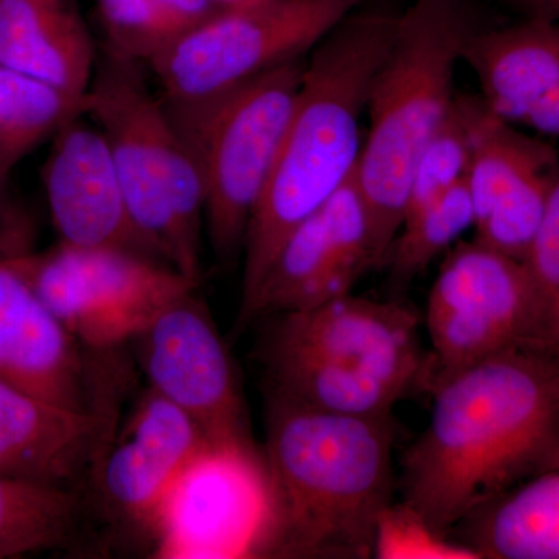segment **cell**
<instances>
[{
	"mask_svg": "<svg viewBox=\"0 0 559 559\" xmlns=\"http://www.w3.org/2000/svg\"><path fill=\"white\" fill-rule=\"evenodd\" d=\"M97 47L76 0H0V64L87 94Z\"/></svg>",
	"mask_w": 559,
	"mask_h": 559,
	"instance_id": "d6986e66",
	"label": "cell"
},
{
	"mask_svg": "<svg viewBox=\"0 0 559 559\" xmlns=\"http://www.w3.org/2000/svg\"><path fill=\"white\" fill-rule=\"evenodd\" d=\"M143 62L109 47L98 53L87 90V119L108 143L128 209L157 259L198 285L205 189L200 162Z\"/></svg>",
	"mask_w": 559,
	"mask_h": 559,
	"instance_id": "5b68a950",
	"label": "cell"
},
{
	"mask_svg": "<svg viewBox=\"0 0 559 559\" xmlns=\"http://www.w3.org/2000/svg\"><path fill=\"white\" fill-rule=\"evenodd\" d=\"M305 61L285 62L224 95L193 119L176 123L200 162L204 226L219 260L242 253L297 95Z\"/></svg>",
	"mask_w": 559,
	"mask_h": 559,
	"instance_id": "52a82bcc",
	"label": "cell"
},
{
	"mask_svg": "<svg viewBox=\"0 0 559 559\" xmlns=\"http://www.w3.org/2000/svg\"><path fill=\"white\" fill-rule=\"evenodd\" d=\"M261 349L308 356L362 371L411 393L428 389L429 356L419 347V316L411 305L352 293L310 310L271 316Z\"/></svg>",
	"mask_w": 559,
	"mask_h": 559,
	"instance_id": "4fadbf2b",
	"label": "cell"
},
{
	"mask_svg": "<svg viewBox=\"0 0 559 559\" xmlns=\"http://www.w3.org/2000/svg\"><path fill=\"white\" fill-rule=\"evenodd\" d=\"M114 417V400L94 411L69 409L0 380V473L72 489L108 443Z\"/></svg>",
	"mask_w": 559,
	"mask_h": 559,
	"instance_id": "e0dca14e",
	"label": "cell"
},
{
	"mask_svg": "<svg viewBox=\"0 0 559 559\" xmlns=\"http://www.w3.org/2000/svg\"><path fill=\"white\" fill-rule=\"evenodd\" d=\"M87 94H73L0 64V186L47 139L86 117Z\"/></svg>",
	"mask_w": 559,
	"mask_h": 559,
	"instance_id": "603a6c76",
	"label": "cell"
},
{
	"mask_svg": "<svg viewBox=\"0 0 559 559\" xmlns=\"http://www.w3.org/2000/svg\"><path fill=\"white\" fill-rule=\"evenodd\" d=\"M395 423L294 403L267 390L266 460L275 500L270 557H373L393 503Z\"/></svg>",
	"mask_w": 559,
	"mask_h": 559,
	"instance_id": "3957f363",
	"label": "cell"
},
{
	"mask_svg": "<svg viewBox=\"0 0 559 559\" xmlns=\"http://www.w3.org/2000/svg\"><path fill=\"white\" fill-rule=\"evenodd\" d=\"M373 558L477 559L404 502H393L381 514Z\"/></svg>",
	"mask_w": 559,
	"mask_h": 559,
	"instance_id": "83f0119b",
	"label": "cell"
},
{
	"mask_svg": "<svg viewBox=\"0 0 559 559\" xmlns=\"http://www.w3.org/2000/svg\"><path fill=\"white\" fill-rule=\"evenodd\" d=\"M396 20L356 9L308 55L288 130L246 235L238 329L286 238L355 175L360 119Z\"/></svg>",
	"mask_w": 559,
	"mask_h": 559,
	"instance_id": "7a4b0ae2",
	"label": "cell"
},
{
	"mask_svg": "<svg viewBox=\"0 0 559 559\" xmlns=\"http://www.w3.org/2000/svg\"><path fill=\"white\" fill-rule=\"evenodd\" d=\"M425 319L432 347L429 390L489 356L559 341L527 263L476 240L448 250Z\"/></svg>",
	"mask_w": 559,
	"mask_h": 559,
	"instance_id": "ba28073f",
	"label": "cell"
},
{
	"mask_svg": "<svg viewBox=\"0 0 559 559\" xmlns=\"http://www.w3.org/2000/svg\"><path fill=\"white\" fill-rule=\"evenodd\" d=\"M106 47L148 64L186 28L159 0H97Z\"/></svg>",
	"mask_w": 559,
	"mask_h": 559,
	"instance_id": "4316f807",
	"label": "cell"
},
{
	"mask_svg": "<svg viewBox=\"0 0 559 559\" xmlns=\"http://www.w3.org/2000/svg\"><path fill=\"white\" fill-rule=\"evenodd\" d=\"M0 248L7 252L31 248L27 224L9 204L5 186H0Z\"/></svg>",
	"mask_w": 559,
	"mask_h": 559,
	"instance_id": "f546056e",
	"label": "cell"
},
{
	"mask_svg": "<svg viewBox=\"0 0 559 559\" xmlns=\"http://www.w3.org/2000/svg\"><path fill=\"white\" fill-rule=\"evenodd\" d=\"M274 530L264 455L255 447L207 443L168 488L148 536L157 558L264 557Z\"/></svg>",
	"mask_w": 559,
	"mask_h": 559,
	"instance_id": "30bf717a",
	"label": "cell"
},
{
	"mask_svg": "<svg viewBox=\"0 0 559 559\" xmlns=\"http://www.w3.org/2000/svg\"><path fill=\"white\" fill-rule=\"evenodd\" d=\"M496 116L539 134L559 135V21L520 20L481 27L463 50Z\"/></svg>",
	"mask_w": 559,
	"mask_h": 559,
	"instance_id": "ac0fdd59",
	"label": "cell"
},
{
	"mask_svg": "<svg viewBox=\"0 0 559 559\" xmlns=\"http://www.w3.org/2000/svg\"><path fill=\"white\" fill-rule=\"evenodd\" d=\"M426 429L404 452L401 502L451 532L489 500L559 468V341L507 349L430 388Z\"/></svg>",
	"mask_w": 559,
	"mask_h": 559,
	"instance_id": "6da1fadb",
	"label": "cell"
},
{
	"mask_svg": "<svg viewBox=\"0 0 559 559\" xmlns=\"http://www.w3.org/2000/svg\"><path fill=\"white\" fill-rule=\"evenodd\" d=\"M520 20L559 21V0H492Z\"/></svg>",
	"mask_w": 559,
	"mask_h": 559,
	"instance_id": "4dcf8cb0",
	"label": "cell"
},
{
	"mask_svg": "<svg viewBox=\"0 0 559 559\" xmlns=\"http://www.w3.org/2000/svg\"><path fill=\"white\" fill-rule=\"evenodd\" d=\"M362 0H259L219 10L183 33L148 69L176 123L267 70L308 57Z\"/></svg>",
	"mask_w": 559,
	"mask_h": 559,
	"instance_id": "8992f818",
	"label": "cell"
},
{
	"mask_svg": "<svg viewBox=\"0 0 559 559\" xmlns=\"http://www.w3.org/2000/svg\"><path fill=\"white\" fill-rule=\"evenodd\" d=\"M194 290L132 337L135 358L148 388L189 414L210 443L255 447L229 348Z\"/></svg>",
	"mask_w": 559,
	"mask_h": 559,
	"instance_id": "8fae6325",
	"label": "cell"
},
{
	"mask_svg": "<svg viewBox=\"0 0 559 559\" xmlns=\"http://www.w3.org/2000/svg\"><path fill=\"white\" fill-rule=\"evenodd\" d=\"M207 443L189 414L148 388L91 468L109 520L148 533L168 488Z\"/></svg>",
	"mask_w": 559,
	"mask_h": 559,
	"instance_id": "5bb4252c",
	"label": "cell"
},
{
	"mask_svg": "<svg viewBox=\"0 0 559 559\" xmlns=\"http://www.w3.org/2000/svg\"><path fill=\"white\" fill-rule=\"evenodd\" d=\"M469 229H474V205L463 180L439 201L404 218L382 263L390 286L406 288Z\"/></svg>",
	"mask_w": 559,
	"mask_h": 559,
	"instance_id": "d4e9b609",
	"label": "cell"
},
{
	"mask_svg": "<svg viewBox=\"0 0 559 559\" xmlns=\"http://www.w3.org/2000/svg\"><path fill=\"white\" fill-rule=\"evenodd\" d=\"M20 263L43 304L94 352L131 342L162 308L198 288L164 261L123 249L60 241L24 250Z\"/></svg>",
	"mask_w": 559,
	"mask_h": 559,
	"instance_id": "9c48e42d",
	"label": "cell"
},
{
	"mask_svg": "<svg viewBox=\"0 0 559 559\" xmlns=\"http://www.w3.org/2000/svg\"><path fill=\"white\" fill-rule=\"evenodd\" d=\"M468 105L474 240L525 261L559 176L558 150L500 119L480 95Z\"/></svg>",
	"mask_w": 559,
	"mask_h": 559,
	"instance_id": "7c38bea8",
	"label": "cell"
},
{
	"mask_svg": "<svg viewBox=\"0 0 559 559\" xmlns=\"http://www.w3.org/2000/svg\"><path fill=\"white\" fill-rule=\"evenodd\" d=\"M21 252H0V380L69 409H97L112 396H103L83 345L33 289Z\"/></svg>",
	"mask_w": 559,
	"mask_h": 559,
	"instance_id": "9a60e30c",
	"label": "cell"
},
{
	"mask_svg": "<svg viewBox=\"0 0 559 559\" xmlns=\"http://www.w3.org/2000/svg\"><path fill=\"white\" fill-rule=\"evenodd\" d=\"M480 25L473 0H414L371 84L355 178L369 213L378 267L406 213L412 175L454 106L455 68Z\"/></svg>",
	"mask_w": 559,
	"mask_h": 559,
	"instance_id": "277c9868",
	"label": "cell"
},
{
	"mask_svg": "<svg viewBox=\"0 0 559 559\" xmlns=\"http://www.w3.org/2000/svg\"><path fill=\"white\" fill-rule=\"evenodd\" d=\"M83 119L55 135L44 167V189L60 241L131 250L159 260L132 221L108 143L94 123Z\"/></svg>",
	"mask_w": 559,
	"mask_h": 559,
	"instance_id": "2e32d148",
	"label": "cell"
},
{
	"mask_svg": "<svg viewBox=\"0 0 559 559\" xmlns=\"http://www.w3.org/2000/svg\"><path fill=\"white\" fill-rule=\"evenodd\" d=\"M221 10L234 9V7L248 5V3L259 2V0H213Z\"/></svg>",
	"mask_w": 559,
	"mask_h": 559,
	"instance_id": "1f68e13d",
	"label": "cell"
},
{
	"mask_svg": "<svg viewBox=\"0 0 559 559\" xmlns=\"http://www.w3.org/2000/svg\"><path fill=\"white\" fill-rule=\"evenodd\" d=\"M0 252H5V250H3L2 248H0Z\"/></svg>",
	"mask_w": 559,
	"mask_h": 559,
	"instance_id": "d6a6232c",
	"label": "cell"
},
{
	"mask_svg": "<svg viewBox=\"0 0 559 559\" xmlns=\"http://www.w3.org/2000/svg\"><path fill=\"white\" fill-rule=\"evenodd\" d=\"M367 271V261L330 230L320 209L283 242L241 329L260 318L310 310L345 296Z\"/></svg>",
	"mask_w": 559,
	"mask_h": 559,
	"instance_id": "ffe728a7",
	"label": "cell"
},
{
	"mask_svg": "<svg viewBox=\"0 0 559 559\" xmlns=\"http://www.w3.org/2000/svg\"><path fill=\"white\" fill-rule=\"evenodd\" d=\"M525 263L546 301L559 340V176Z\"/></svg>",
	"mask_w": 559,
	"mask_h": 559,
	"instance_id": "f1b7e54d",
	"label": "cell"
},
{
	"mask_svg": "<svg viewBox=\"0 0 559 559\" xmlns=\"http://www.w3.org/2000/svg\"><path fill=\"white\" fill-rule=\"evenodd\" d=\"M448 536L477 559H559V468L484 503Z\"/></svg>",
	"mask_w": 559,
	"mask_h": 559,
	"instance_id": "44dd1931",
	"label": "cell"
},
{
	"mask_svg": "<svg viewBox=\"0 0 559 559\" xmlns=\"http://www.w3.org/2000/svg\"><path fill=\"white\" fill-rule=\"evenodd\" d=\"M80 516L81 500L73 489L28 484L0 473V559L68 546Z\"/></svg>",
	"mask_w": 559,
	"mask_h": 559,
	"instance_id": "cb8c5ba5",
	"label": "cell"
},
{
	"mask_svg": "<svg viewBox=\"0 0 559 559\" xmlns=\"http://www.w3.org/2000/svg\"><path fill=\"white\" fill-rule=\"evenodd\" d=\"M469 160L468 95L457 94L450 116L423 151L415 167L404 218L439 201L448 191L466 180Z\"/></svg>",
	"mask_w": 559,
	"mask_h": 559,
	"instance_id": "484cf974",
	"label": "cell"
},
{
	"mask_svg": "<svg viewBox=\"0 0 559 559\" xmlns=\"http://www.w3.org/2000/svg\"><path fill=\"white\" fill-rule=\"evenodd\" d=\"M270 390L294 403L349 417H389L406 390L325 360L261 349Z\"/></svg>",
	"mask_w": 559,
	"mask_h": 559,
	"instance_id": "7402d4cb",
	"label": "cell"
}]
</instances>
